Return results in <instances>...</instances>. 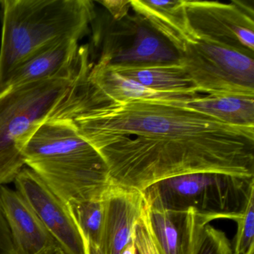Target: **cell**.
I'll use <instances>...</instances> for the list:
<instances>
[{
	"instance_id": "6da1fadb",
	"label": "cell",
	"mask_w": 254,
	"mask_h": 254,
	"mask_svg": "<svg viewBox=\"0 0 254 254\" xmlns=\"http://www.w3.org/2000/svg\"><path fill=\"white\" fill-rule=\"evenodd\" d=\"M183 104L97 103L69 88L49 118L71 123L100 153L117 185L142 191L200 172L254 176V127L231 126Z\"/></svg>"
},
{
	"instance_id": "7a4b0ae2",
	"label": "cell",
	"mask_w": 254,
	"mask_h": 254,
	"mask_svg": "<svg viewBox=\"0 0 254 254\" xmlns=\"http://www.w3.org/2000/svg\"><path fill=\"white\" fill-rule=\"evenodd\" d=\"M25 164L66 205L102 199L111 184L100 153L66 120L49 118L23 151Z\"/></svg>"
},
{
	"instance_id": "3957f363",
	"label": "cell",
	"mask_w": 254,
	"mask_h": 254,
	"mask_svg": "<svg viewBox=\"0 0 254 254\" xmlns=\"http://www.w3.org/2000/svg\"><path fill=\"white\" fill-rule=\"evenodd\" d=\"M0 85L17 64L63 38L80 40L96 18L90 0H0Z\"/></svg>"
},
{
	"instance_id": "277c9868",
	"label": "cell",
	"mask_w": 254,
	"mask_h": 254,
	"mask_svg": "<svg viewBox=\"0 0 254 254\" xmlns=\"http://www.w3.org/2000/svg\"><path fill=\"white\" fill-rule=\"evenodd\" d=\"M73 76L32 83L0 93V187L14 182L26 166L25 147L48 120Z\"/></svg>"
},
{
	"instance_id": "5b68a950",
	"label": "cell",
	"mask_w": 254,
	"mask_h": 254,
	"mask_svg": "<svg viewBox=\"0 0 254 254\" xmlns=\"http://www.w3.org/2000/svg\"><path fill=\"white\" fill-rule=\"evenodd\" d=\"M151 209H193L214 220L236 221L254 194V176L200 172L163 180L142 191Z\"/></svg>"
},
{
	"instance_id": "8992f818",
	"label": "cell",
	"mask_w": 254,
	"mask_h": 254,
	"mask_svg": "<svg viewBox=\"0 0 254 254\" xmlns=\"http://www.w3.org/2000/svg\"><path fill=\"white\" fill-rule=\"evenodd\" d=\"M100 24L94 35L100 55L94 64L114 69L181 64L175 47L136 13L120 20L107 16Z\"/></svg>"
},
{
	"instance_id": "52a82bcc",
	"label": "cell",
	"mask_w": 254,
	"mask_h": 254,
	"mask_svg": "<svg viewBox=\"0 0 254 254\" xmlns=\"http://www.w3.org/2000/svg\"><path fill=\"white\" fill-rule=\"evenodd\" d=\"M179 56L202 94L254 96V57L198 39L187 44Z\"/></svg>"
},
{
	"instance_id": "ba28073f",
	"label": "cell",
	"mask_w": 254,
	"mask_h": 254,
	"mask_svg": "<svg viewBox=\"0 0 254 254\" xmlns=\"http://www.w3.org/2000/svg\"><path fill=\"white\" fill-rule=\"evenodd\" d=\"M184 4L189 26L197 39L254 57V4L199 0H184Z\"/></svg>"
},
{
	"instance_id": "9c48e42d",
	"label": "cell",
	"mask_w": 254,
	"mask_h": 254,
	"mask_svg": "<svg viewBox=\"0 0 254 254\" xmlns=\"http://www.w3.org/2000/svg\"><path fill=\"white\" fill-rule=\"evenodd\" d=\"M14 182L61 249L66 254H86L82 235L67 205L27 166Z\"/></svg>"
},
{
	"instance_id": "30bf717a",
	"label": "cell",
	"mask_w": 254,
	"mask_h": 254,
	"mask_svg": "<svg viewBox=\"0 0 254 254\" xmlns=\"http://www.w3.org/2000/svg\"><path fill=\"white\" fill-rule=\"evenodd\" d=\"M145 205L148 226L160 254H197L205 229L213 218L193 209L166 210Z\"/></svg>"
},
{
	"instance_id": "8fae6325",
	"label": "cell",
	"mask_w": 254,
	"mask_h": 254,
	"mask_svg": "<svg viewBox=\"0 0 254 254\" xmlns=\"http://www.w3.org/2000/svg\"><path fill=\"white\" fill-rule=\"evenodd\" d=\"M79 41L63 38L48 44L17 64L0 85V93L32 83L73 76Z\"/></svg>"
},
{
	"instance_id": "7c38bea8",
	"label": "cell",
	"mask_w": 254,
	"mask_h": 254,
	"mask_svg": "<svg viewBox=\"0 0 254 254\" xmlns=\"http://www.w3.org/2000/svg\"><path fill=\"white\" fill-rule=\"evenodd\" d=\"M0 205L16 254H55L60 248L30 205L16 190L0 187Z\"/></svg>"
},
{
	"instance_id": "4fadbf2b",
	"label": "cell",
	"mask_w": 254,
	"mask_h": 254,
	"mask_svg": "<svg viewBox=\"0 0 254 254\" xmlns=\"http://www.w3.org/2000/svg\"><path fill=\"white\" fill-rule=\"evenodd\" d=\"M103 200L105 218L99 248L103 254H120L133 242V229L142 215L143 194L111 183Z\"/></svg>"
},
{
	"instance_id": "5bb4252c",
	"label": "cell",
	"mask_w": 254,
	"mask_h": 254,
	"mask_svg": "<svg viewBox=\"0 0 254 254\" xmlns=\"http://www.w3.org/2000/svg\"><path fill=\"white\" fill-rule=\"evenodd\" d=\"M130 8L145 19L178 52L196 41L189 26L184 0H130Z\"/></svg>"
},
{
	"instance_id": "9a60e30c",
	"label": "cell",
	"mask_w": 254,
	"mask_h": 254,
	"mask_svg": "<svg viewBox=\"0 0 254 254\" xmlns=\"http://www.w3.org/2000/svg\"><path fill=\"white\" fill-rule=\"evenodd\" d=\"M183 105L231 126L254 127V96L201 95Z\"/></svg>"
},
{
	"instance_id": "2e32d148",
	"label": "cell",
	"mask_w": 254,
	"mask_h": 254,
	"mask_svg": "<svg viewBox=\"0 0 254 254\" xmlns=\"http://www.w3.org/2000/svg\"><path fill=\"white\" fill-rule=\"evenodd\" d=\"M110 69L154 91L188 96L203 95L196 88L181 64Z\"/></svg>"
},
{
	"instance_id": "e0dca14e",
	"label": "cell",
	"mask_w": 254,
	"mask_h": 254,
	"mask_svg": "<svg viewBox=\"0 0 254 254\" xmlns=\"http://www.w3.org/2000/svg\"><path fill=\"white\" fill-rule=\"evenodd\" d=\"M67 206L81 235L93 245L99 247L105 218L103 197L72 202Z\"/></svg>"
},
{
	"instance_id": "ac0fdd59",
	"label": "cell",
	"mask_w": 254,
	"mask_h": 254,
	"mask_svg": "<svg viewBox=\"0 0 254 254\" xmlns=\"http://www.w3.org/2000/svg\"><path fill=\"white\" fill-rule=\"evenodd\" d=\"M237 232L231 243L233 254H245L254 245V194L243 213L236 220Z\"/></svg>"
},
{
	"instance_id": "d6986e66",
	"label": "cell",
	"mask_w": 254,
	"mask_h": 254,
	"mask_svg": "<svg viewBox=\"0 0 254 254\" xmlns=\"http://www.w3.org/2000/svg\"><path fill=\"white\" fill-rule=\"evenodd\" d=\"M133 242L138 254H160L148 226L145 200L142 215L133 229Z\"/></svg>"
},
{
	"instance_id": "ffe728a7",
	"label": "cell",
	"mask_w": 254,
	"mask_h": 254,
	"mask_svg": "<svg viewBox=\"0 0 254 254\" xmlns=\"http://www.w3.org/2000/svg\"><path fill=\"white\" fill-rule=\"evenodd\" d=\"M197 254H233L231 243L224 231L208 224Z\"/></svg>"
},
{
	"instance_id": "44dd1931",
	"label": "cell",
	"mask_w": 254,
	"mask_h": 254,
	"mask_svg": "<svg viewBox=\"0 0 254 254\" xmlns=\"http://www.w3.org/2000/svg\"><path fill=\"white\" fill-rule=\"evenodd\" d=\"M98 3L101 4L106 8L110 15L114 20H120L128 14L130 8V1L125 0H105L99 1Z\"/></svg>"
},
{
	"instance_id": "7402d4cb",
	"label": "cell",
	"mask_w": 254,
	"mask_h": 254,
	"mask_svg": "<svg viewBox=\"0 0 254 254\" xmlns=\"http://www.w3.org/2000/svg\"><path fill=\"white\" fill-rule=\"evenodd\" d=\"M0 254H16L11 233L0 205Z\"/></svg>"
},
{
	"instance_id": "603a6c76",
	"label": "cell",
	"mask_w": 254,
	"mask_h": 254,
	"mask_svg": "<svg viewBox=\"0 0 254 254\" xmlns=\"http://www.w3.org/2000/svg\"><path fill=\"white\" fill-rule=\"evenodd\" d=\"M84 239V248H85L86 254H103L99 247L93 245V243L87 240L86 238L82 236Z\"/></svg>"
},
{
	"instance_id": "cb8c5ba5",
	"label": "cell",
	"mask_w": 254,
	"mask_h": 254,
	"mask_svg": "<svg viewBox=\"0 0 254 254\" xmlns=\"http://www.w3.org/2000/svg\"><path fill=\"white\" fill-rule=\"evenodd\" d=\"M120 254H137L136 247H135L133 242H130L124 248Z\"/></svg>"
},
{
	"instance_id": "d4e9b609",
	"label": "cell",
	"mask_w": 254,
	"mask_h": 254,
	"mask_svg": "<svg viewBox=\"0 0 254 254\" xmlns=\"http://www.w3.org/2000/svg\"><path fill=\"white\" fill-rule=\"evenodd\" d=\"M245 254H254V245H253Z\"/></svg>"
},
{
	"instance_id": "484cf974",
	"label": "cell",
	"mask_w": 254,
	"mask_h": 254,
	"mask_svg": "<svg viewBox=\"0 0 254 254\" xmlns=\"http://www.w3.org/2000/svg\"><path fill=\"white\" fill-rule=\"evenodd\" d=\"M55 254H66L63 251H62L61 248H59V250H58L57 251H56V253H55Z\"/></svg>"
},
{
	"instance_id": "4316f807",
	"label": "cell",
	"mask_w": 254,
	"mask_h": 254,
	"mask_svg": "<svg viewBox=\"0 0 254 254\" xmlns=\"http://www.w3.org/2000/svg\"></svg>"
}]
</instances>
